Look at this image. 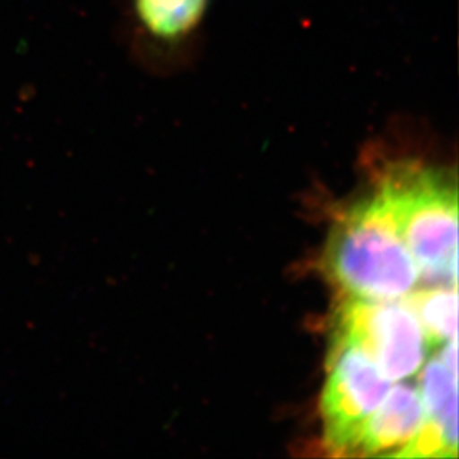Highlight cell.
Wrapping results in <instances>:
<instances>
[{
  "instance_id": "6da1fadb",
  "label": "cell",
  "mask_w": 459,
  "mask_h": 459,
  "mask_svg": "<svg viewBox=\"0 0 459 459\" xmlns=\"http://www.w3.org/2000/svg\"><path fill=\"white\" fill-rule=\"evenodd\" d=\"M377 195L429 280L458 281V192L445 169L418 158L386 160Z\"/></svg>"
},
{
  "instance_id": "7a4b0ae2",
  "label": "cell",
  "mask_w": 459,
  "mask_h": 459,
  "mask_svg": "<svg viewBox=\"0 0 459 459\" xmlns=\"http://www.w3.org/2000/svg\"><path fill=\"white\" fill-rule=\"evenodd\" d=\"M325 271L350 299L400 300L420 280V269L375 194L336 223L325 255Z\"/></svg>"
},
{
  "instance_id": "3957f363",
  "label": "cell",
  "mask_w": 459,
  "mask_h": 459,
  "mask_svg": "<svg viewBox=\"0 0 459 459\" xmlns=\"http://www.w3.org/2000/svg\"><path fill=\"white\" fill-rule=\"evenodd\" d=\"M212 0H124V40L146 74L171 78L195 67Z\"/></svg>"
},
{
  "instance_id": "277c9868",
  "label": "cell",
  "mask_w": 459,
  "mask_h": 459,
  "mask_svg": "<svg viewBox=\"0 0 459 459\" xmlns=\"http://www.w3.org/2000/svg\"><path fill=\"white\" fill-rule=\"evenodd\" d=\"M334 329L336 336L368 352L391 382L413 377L424 363L429 343L409 302L348 298L339 307Z\"/></svg>"
},
{
  "instance_id": "5b68a950",
  "label": "cell",
  "mask_w": 459,
  "mask_h": 459,
  "mask_svg": "<svg viewBox=\"0 0 459 459\" xmlns=\"http://www.w3.org/2000/svg\"><path fill=\"white\" fill-rule=\"evenodd\" d=\"M391 384L368 352L334 334L321 397L325 445L338 454H348L361 425L381 406Z\"/></svg>"
},
{
  "instance_id": "8992f818",
  "label": "cell",
  "mask_w": 459,
  "mask_h": 459,
  "mask_svg": "<svg viewBox=\"0 0 459 459\" xmlns=\"http://www.w3.org/2000/svg\"><path fill=\"white\" fill-rule=\"evenodd\" d=\"M424 420V404L415 386L402 384L390 388L381 406L361 425L348 455H377L403 447L420 431Z\"/></svg>"
},
{
  "instance_id": "52a82bcc",
  "label": "cell",
  "mask_w": 459,
  "mask_h": 459,
  "mask_svg": "<svg viewBox=\"0 0 459 459\" xmlns=\"http://www.w3.org/2000/svg\"><path fill=\"white\" fill-rule=\"evenodd\" d=\"M420 395L425 420L437 425L447 442L458 447V373L442 359H431L422 373Z\"/></svg>"
},
{
  "instance_id": "ba28073f",
  "label": "cell",
  "mask_w": 459,
  "mask_h": 459,
  "mask_svg": "<svg viewBox=\"0 0 459 459\" xmlns=\"http://www.w3.org/2000/svg\"><path fill=\"white\" fill-rule=\"evenodd\" d=\"M424 329L427 343L434 347L456 336L458 293L456 287L420 291L408 300Z\"/></svg>"
}]
</instances>
